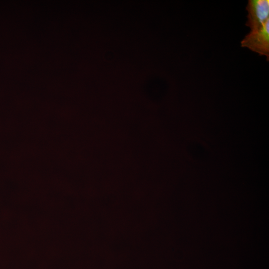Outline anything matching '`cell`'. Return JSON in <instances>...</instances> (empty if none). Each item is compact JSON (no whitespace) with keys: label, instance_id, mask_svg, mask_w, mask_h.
Wrapping results in <instances>:
<instances>
[{"label":"cell","instance_id":"6da1fadb","mask_svg":"<svg viewBox=\"0 0 269 269\" xmlns=\"http://www.w3.org/2000/svg\"><path fill=\"white\" fill-rule=\"evenodd\" d=\"M241 46L269 59V19L259 29L251 31L241 42Z\"/></svg>","mask_w":269,"mask_h":269},{"label":"cell","instance_id":"7a4b0ae2","mask_svg":"<svg viewBox=\"0 0 269 269\" xmlns=\"http://www.w3.org/2000/svg\"><path fill=\"white\" fill-rule=\"evenodd\" d=\"M246 9L248 15L246 25L250 28L251 31L259 29L269 19V0H249Z\"/></svg>","mask_w":269,"mask_h":269}]
</instances>
